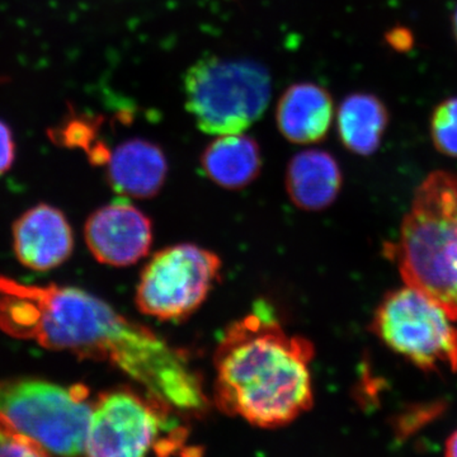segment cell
<instances>
[{
	"instance_id": "cell-8",
	"label": "cell",
	"mask_w": 457,
	"mask_h": 457,
	"mask_svg": "<svg viewBox=\"0 0 457 457\" xmlns=\"http://www.w3.org/2000/svg\"><path fill=\"white\" fill-rule=\"evenodd\" d=\"M218 254L196 245H177L153 255L141 272L137 309L161 321H182L204 305L221 273Z\"/></svg>"
},
{
	"instance_id": "cell-4",
	"label": "cell",
	"mask_w": 457,
	"mask_h": 457,
	"mask_svg": "<svg viewBox=\"0 0 457 457\" xmlns=\"http://www.w3.org/2000/svg\"><path fill=\"white\" fill-rule=\"evenodd\" d=\"M176 411L155 396L129 387L101 394L93 403L86 455L137 457L185 455L188 433L174 417Z\"/></svg>"
},
{
	"instance_id": "cell-6",
	"label": "cell",
	"mask_w": 457,
	"mask_h": 457,
	"mask_svg": "<svg viewBox=\"0 0 457 457\" xmlns=\"http://www.w3.org/2000/svg\"><path fill=\"white\" fill-rule=\"evenodd\" d=\"M84 385L40 378L0 381V411L49 453H86L93 403Z\"/></svg>"
},
{
	"instance_id": "cell-7",
	"label": "cell",
	"mask_w": 457,
	"mask_h": 457,
	"mask_svg": "<svg viewBox=\"0 0 457 457\" xmlns=\"http://www.w3.org/2000/svg\"><path fill=\"white\" fill-rule=\"evenodd\" d=\"M437 303L416 288H398L376 309L372 332L426 371H457V328Z\"/></svg>"
},
{
	"instance_id": "cell-20",
	"label": "cell",
	"mask_w": 457,
	"mask_h": 457,
	"mask_svg": "<svg viewBox=\"0 0 457 457\" xmlns=\"http://www.w3.org/2000/svg\"><path fill=\"white\" fill-rule=\"evenodd\" d=\"M453 32H455L457 41V8L455 12V16H453Z\"/></svg>"
},
{
	"instance_id": "cell-17",
	"label": "cell",
	"mask_w": 457,
	"mask_h": 457,
	"mask_svg": "<svg viewBox=\"0 0 457 457\" xmlns=\"http://www.w3.org/2000/svg\"><path fill=\"white\" fill-rule=\"evenodd\" d=\"M50 455L38 442L21 431L7 416L0 411V456Z\"/></svg>"
},
{
	"instance_id": "cell-5",
	"label": "cell",
	"mask_w": 457,
	"mask_h": 457,
	"mask_svg": "<svg viewBox=\"0 0 457 457\" xmlns=\"http://www.w3.org/2000/svg\"><path fill=\"white\" fill-rule=\"evenodd\" d=\"M185 98L201 131L242 134L269 107L270 73L249 60L204 57L185 75Z\"/></svg>"
},
{
	"instance_id": "cell-16",
	"label": "cell",
	"mask_w": 457,
	"mask_h": 457,
	"mask_svg": "<svg viewBox=\"0 0 457 457\" xmlns=\"http://www.w3.org/2000/svg\"><path fill=\"white\" fill-rule=\"evenodd\" d=\"M431 135L438 152L457 158V97L447 99L436 108Z\"/></svg>"
},
{
	"instance_id": "cell-12",
	"label": "cell",
	"mask_w": 457,
	"mask_h": 457,
	"mask_svg": "<svg viewBox=\"0 0 457 457\" xmlns=\"http://www.w3.org/2000/svg\"><path fill=\"white\" fill-rule=\"evenodd\" d=\"M333 99L314 83H297L286 89L276 110L278 130L294 144L323 140L333 121Z\"/></svg>"
},
{
	"instance_id": "cell-18",
	"label": "cell",
	"mask_w": 457,
	"mask_h": 457,
	"mask_svg": "<svg viewBox=\"0 0 457 457\" xmlns=\"http://www.w3.org/2000/svg\"><path fill=\"white\" fill-rule=\"evenodd\" d=\"M16 158V143L11 128L0 120V176L11 170Z\"/></svg>"
},
{
	"instance_id": "cell-3",
	"label": "cell",
	"mask_w": 457,
	"mask_h": 457,
	"mask_svg": "<svg viewBox=\"0 0 457 457\" xmlns=\"http://www.w3.org/2000/svg\"><path fill=\"white\" fill-rule=\"evenodd\" d=\"M387 253L407 286L457 320V174L433 171L423 180Z\"/></svg>"
},
{
	"instance_id": "cell-2",
	"label": "cell",
	"mask_w": 457,
	"mask_h": 457,
	"mask_svg": "<svg viewBox=\"0 0 457 457\" xmlns=\"http://www.w3.org/2000/svg\"><path fill=\"white\" fill-rule=\"evenodd\" d=\"M314 345L290 335L266 303L227 328L215 351L213 404L260 428L293 423L314 404Z\"/></svg>"
},
{
	"instance_id": "cell-13",
	"label": "cell",
	"mask_w": 457,
	"mask_h": 457,
	"mask_svg": "<svg viewBox=\"0 0 457 457\" xmlns=\"http://www.w3.org/2000/svg\"><path fill=\"white\" fill-rule=\"evenodd\" d=\"M342 170L335 156L306 150L291 159L286 170V191L295 206L321 212L335 203L342 188Z\"/></svg>"
},
{
	"instance_id": "cell-10",
	"label": "cell",
	"mask_w": 457,
	"mask_h": 457,
	"mask_svg": "<svg viewBox=\"0 0 457 457\" xmlns=\"http://www.w3.org/2000/svg\"><path fill=\"white\" fill-rule=\"evenodd\" d=\"M13 242L18 261L35 270L64 263L74 246L73 231L64 213L45 204L32 207L14 222Z\"/></svg>"
},
{
	"instance_id": "cell-11",
	"label": "cell",
	"mask_w": 457,
	"mask_h": 457,
	"mask_svg": "<svg viewBox=\"0 0 457 457\" xmlns=\"http://www.w3.org/2000/svg\"><path fill=\"white\" fill-rule=\"evenodd\" d=\"M107 179L116 194L134 198H152L163 188L168 162L161 146L145 139L123 141L110 152Z\"/></svg>"
},
{
	"instance_id": "cell-19",
	"label": "cell",
	"mask_w": 457,
	"mask_h": 457,
	"mask_svg": "<svg viewBox=\"0 0 457 457\" xmlns=\"http://www.w3.org/2000/svg\"><path fill=\"white\" fill-rule=\"evenodd\" d=\"M447 456H457V431L450 436L449 440L446 441V451H445Z\"/></svg>"
},
{
	"instance_id": "cell-15",
	"label": "cell",
	"mask_w": 457,
	"mask_h": 457,
	"mask_svg": "<svg viewBox=\"0 0 457 457\" xmlns=\"http://www.w3.org/2000/svg\"><path fill=\"white\" fill-rule=\"evenodd\" d=\"M387 121L389 116L383 102L368 93L348 96L337 114L343 145L360 155H370L378 149Z\"/></svg>"
},
{
	"instance_id": "cell-1",
	"label": "cell",
	"mask_w": 457,
	"mask_h": 457,
	"mask_svg": "<svg viewBox=\"0 0 457 457\" xmlns=\"http://www.w3.org/2000/svg\"><path fill=\"white\" fill-rule=\"evenodd\" d=\"M0 330L108 362L180 416L203 417L212 407L185 351L79 288L25 285L0 275Z\"/></svg>"
},
{
	"instance_id": "cell-9",
	"label": "cell",
	"mask_w": 457,
	"mask_h": 457,
	"mask_svg": "<svg viewBox=\"0 0 457 457\" xmlns=\"http://www.w3.org/2000/svg\"><path fill=\"white\" fill-rule=\"evenodd\" d=\"M86 240L90 253L99 263L131 266L152 248V221L137 206L120 198L90 215Z\"/></svg>"
},
{
	"instance_id": "cell-14",
	"label": "cell",
	"mask_w": 457,
	"mask_h": 457,
	"mask_svg": "<svg viewBox=\"0 0 457 457\" xmlns=\"http://www.w3.org/2000/svg\"><path fill=\"white\" fill-rule=\"evenodd\" d=\"M201 167L207 179L222 188H245L260 176L261 149L246 135H220L204 150Z\"/></svg>"
}]
</instances>
